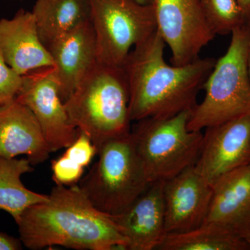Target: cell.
<instances>
[{"instance_id": "8992f818", "label": "cell", "mask_w": 250, "mask_h": 250, "mask_svg": "<svg viewBox=\"0 0 250 250\" xmlns=\"http://www.w3.org/2000/svg\"><path fill=\"white\" fill-rule=\"evenodd\" d=\"M190 111L168 118L142 120L131 129L149 183L166 182L196 163L203 133L188 129Z\"/></svg>"}, {"instance_id": "5bb4252c", "label": "cell", "mask_w": 250, "mask_h": 250, "mask_svg": "<svg viewBox=\"0 0 250 250\" xmlns=\"http://www.w3.org/2000/svg\"><path fill=\"white\" fill-rule=\"evenodd\" d=\"M212 188L205 223L221 225L244 239L250 247V164L220 177Z\"/></svg>"}, {"instance_id": "3957f363", "label": "cell", "mask_w": 250, "mask_h": 250, "mask_svg": "<svg viewBox=\"0 0 250 250\" xmlns=\"http://www.w3.org/2000/svg\"><path fill=\"white\" fill-rule=\"evenodd\" d=\"M64 105L72 125L98 149L131 133L129 86L123 67L97 62Z\"/></svg>"}, {"instance_id": "d4e9b609", "label": "cell", "mask_w": 250, "mask_h": 250, "mask_svg": "<svg viewBox=\"0 0 250 250\" xmlns=\"http://www.w3.org/2000/svg\"><path fill=\"white\" fill-rule=\"evenodd\" d=\"M236 1L246 16L247 21L250 22V0H236Z\"/></svg>"}, {"instance_id": "2e32d148", "label": "cell", "mask_w": 250, "mask_h": 250, "mask_svg": "<svg viewBox=\"0 0 250 250\" xmlns=\"http://www.w3.org/2000/svg\"><path fill=\"white\" fill-rule=\"evenodd\" d=\"M50 149L29 108L16 100L0 106V156L24 155L32 165L45 162Z\"/></svg>"}, {"instance_id": "603a6c76", "label": "cell", "mask_w": 250, "mask_h": 250, "mask_svg": "<svg viewBox=\"0 0 250 250\" xmlns=\"http://www.w3.org/2000/svg\"><path fill=\"white\" fill-rule=\"evenodd\" d=\"M98 149L91 140L83 133L81 132L77 139L66 148L63 155L82 167L88 166Z\"/></svg>"}, {"instance_id": "9a60e30c", "label": "cell", "mask_w": 250, "mask_h": 250, "mask_svg": "<svg viewBox=\"0 0 250 250\" xmlns=\"http://www.w3.org/2000/svg\"><path fill=\"white\" fill-rule=\"evenodd\" d=\"M0 52L6 63L21 75L54 65L39 37L34 15L22 9L12 18L0 20Z\"/></svg>"}, {"instance_id": "9c48e42d", "label": "cell", "mask_w": 250, "mask_h": 250, "mask_svg": "<svg viewBox=\"0 0 250 250\" xmlns=\"http://www.w3.org/2000/svg\"><path fill=\"white\" fill-rule=\"evenodd\" d=\"M22 76V88L16 100L34 113L51 152L68 147L80 131L70 123L59 95L55 66L41 67Z\"/></svg>"}, {"instance_id": "7a4b0ae2", "label": "cell", "mask_w": 250, "mask_h": 250, "mask_svg": "<svg viewBox=\"0 0 250 250\" xmlns=\"http://www.w3.org/2000/svg\"><path fill=\"white\" fill-rule=\"evenodd\" d=\"M165 46L156 30L131 49L123 65L131 121L168 118L191 110L216 62L200 57L186 65H169L164 59Z\"/></svg>"}, {"instance_id": "6da1fadb", "label": "cell", "mask_w": 250, "mask_h": 250, "mask_svg": "<svg viewBox=\"0 0 250 250\" xmlns=\"http://www.w3.org/2000/svg\"><path fill=\"white\" fill-rule=\"evenodd\" d=\"M16 224L28 249L127 250L112 215L95 208L77 184H56L47 200L27 208Z\"/></svg>"}, {"instance_id": "4fadbf2b", "label": "cell", "mask_w": 250, "mask_h": 250, "mask_svg": "<svg viewBox=\"0 0 250 250\" xmlns=\"http://www.w3.org/2000/svg\"><path fill=\"white\" fill-rule=\"evenodd\" d=\"M57 69L59 95L65 103L98 62L95 32L90 19L47 46Z\"/></svg>"}, {"instance_id": "7402d4cb", "label": "cell", "mask_w": 250, "mask_h": 250, "mask_svg": "<svg viewBox=\"0 0 250 250\" xmlns=\"http://www.w3.org/2000/svg\"><path fill=\"white\" fill-rule=\"evenodd\" d=\"M51 167L54 182L56 184L64 186L75 185L80 182L85 168L63 154L52 160Z\"/></svg>"}, {"instance_id": "5b68a950", "label": "cell", "mask_w": 250, "mask_h": 250, "mask_svg": "<svg viewBox=\"0 0 250 250\" xmlns=\"http://www.w3.org/2000/svg\"><path fill=\"white\" fill-rule=\"evenodd\" d=\"M98 154V161L81 179L79 187L95 208L120 214L150 184L131 131L105 143Z\"/></svg>"}, {"instance_id": "d6986e66", "label": "cell", "mask_w": 250, "mask_h": 250, "mask_svg": "<svg viewBox=\"0 0 250 250\" xmlns=\"http://www.w3.org/2000/svg\"><path fill=\"white\" fill-rule=\"evenodd\" d=\"M158 250H249L244 239L214 223H204L196 229L182 233H167Z\"/></svg>"}, {"instance_id": "8fae6325", "label": "cell", "mask_w": 250, "mask_h": 250, "mask_svg": "<svg viewBox=\"0 0 250 250\" xmlns=\"http://www.w3.org/2000/svg\"><path fill=\"white\" fill-rule=\"evenodd\" d=\"M213 188L195 165L164 182L166 230L167 233H182L205 223Z\"/></svg>"}, {"instance_id": "ac0fdd59", "label": "cell", "mask_w": 250, "mask_h": 250, "mask_svg": "<svg viewBox=\"0 0 250 250\" xmlns=\"http://www.w3.org/2000/svg\"><path fill=\"white\" fill-rule=\"evenodd\" d=\"M33 170L32 164L27 158L0 156V210L9 213L16 223L29 207L48 198V195L29 190L23 184V174Z\"/></svg>"}, {"instance_id": "4316f807", "label": "cell", "mask_w": 250, "mask_h": 250, "mask_svg": "<svg viewBox=\"0 0 250 250\" xmlns=\"http://www.w3.org/2000/svg\"><path fill=\"white\" fill-rule=\"evenodd\" d=\"M137 1L143 4H151L152 3V0H137Z\"/></svg>"}, {"instance_id": "ba28073f", "label": "cell", "mask_w": 250, "mask_h": 250, "mask_svg": "<svg viewBox=\"0 0 250 250\" xmlns=\"http://www.w3.org/2000/svg\"><path fill=\"white\" fill-rule=\"evenodd\" d=\"M156 30L170 47V62L184 65L200 58L216 36L199 0H152Z\"/></svg>"}, {"instance_id": "44dd1931", "label": "cell", "mask_w": 250, "mask_h": 250, "mask_svg": "<svg viewBox=\"0 0 250 250\" xmlns=\"http://www.w3.org/2000/svg\"><path fill=\"white\" fill-rule=\"evenodd\" d=\"M22 83V75L6 63L0 52V106L16 100Z\"/></svg>"}, {"instance_id": "e0dca14e", "label": "cell", "mask_w": 250, "mask_h": 250, "mask_svg": "<svg viewBox=\"0 0 250 250\" xmlns=\"http://www.w3.org/2000/svg\"><path fill=\"white\" fill-rule=\"evenodd\" d=\"M38 33L47 47L81 22L90 19L88 0H36L32 11Z\"/></svg>"}, {"instance_id": "30bf717a", "label": "cell", "mask_w": 250, "mask_h": 250, "mask_svg": "<svg viewBox=\"0 0 250 250\" xmlns=\"http://www.w3.org/2000/svg\"><path fill=\"white\" fill-rule=\"evenodd\" d=\"M250 164V114L205 129L197 170L210 184Z\"/></svg>"}, {"instance_id": "cb8c5ba5", "label": "cell", "mask_w": 250, "mask_h": 250, "mask_svg": "<svg viewBox=\"0 0 250 250\" xmlns=\"http://www.w3.org/2000/svg\"><path fill=\"white\" fill-rule=\"evenodd\" d=\"M22 245L20 238L0 233V250H19L22 249Z\"/></svg>"}, {"instance_id": "484cf974", "label": "cell", "mask_w": 250, "mask_h": 250, "mask_svg": "<svg viewBox=\"0 0 250 250\" xmlns=\"http://www.w3.org/2000/svg\"><path fill=\"white\" fill-rule=\"evenodd\" d=\"M248 74H249V77H250V47H249V52H248Z\"/></svg>"}, {"instance_id": "7c38bea8", "label": "cell", "mask_w": 250, "mask_h": 250, "mask_svg": "<svg viewBox=\"0 0 250 250\" xmlns=\"http://www.w3.org/2000/svg\"><path fill=\"white\" fill-rule=\"evenodd\" d=\"M164 182H152L124 211L111 215L128 250H158L165 238Z\"/></svg>"}, {"instance_id": "52a82bcc", "label": "cell", "mask_w": 250, "mask_h": 250, "mask_svg": "<svg viewBox=\"0 0 250 250\" xmlns=\"http://www.w3.org/2000/svg\"><path fill=\"white\" fill-rule=\"evenodd\" d=\"M99 62L123 67L131 49L156 31L154 6L137 0H88Z\"/></svg>"}, {"instance_id": "ffe728a7", "label": "cell", "mask_w": 250, "mask_h": 250, "mask_svg": "<svg viewBox=\"0 0 250 250\" xmlns=\"http://www.w3.org/2000/svg\"><path fill=\"white\" fill-rule=\"evenodd\" d=\"M215 35L231 34L248 22L236 0H199Z\"/></svg>"}, {"instance_id": "277c9868", "label": "cell", "mask_w": 250, "mask_h": 250, "mask_svg": "<svg viewBox=\"0 0 250 250\" xmlns=\"http://www.w3.org/2000/svg\"><path fill=\"white\" fill-rule=\"evenodd\" d=\"M231 35L226 53L216 61L203 85L205 98L190 111L188 126L192 131H202L250 114V22L237 28Z\"/></svg>"}]
</instances>
